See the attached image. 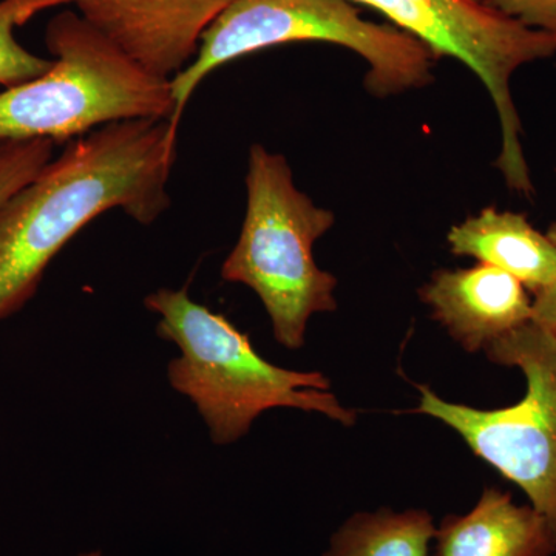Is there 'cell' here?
<instances>
[{
    "label": "cell",
    "instance_id": "cell-1",
    "mask_svg": "<svg viewBox=\"0 0 556 556\" xmlns=\"http://www.w3.org/2000/svg\"><path fill=\"white\" fill-rule=\"evenodd\" d=\"M177 137L170 119L108 124L70 141L0 207V320L24 308L51 260L94 218L121 208L148 226L170 206Z\"/></svg>",
    "mask_w": 556,
    "mask_h": 556
},
{
    "label": "cell",
    "instance_id": "cell-2",
    "mask_svg": "<svg viewBox=\"0 0 556 556\" xmlns=\"http://www.w3.org/2000/svg\"><path fill=\"white\" fill-rule=\"evenodd\" d=\"M144 305L160 317V338L179 350L167 368L172 388L192 401L215 444L239 441L273 408L320 413L343 426L356 422V413L340 405L321 372L269 364L232 321L193 302L188 287L159 289Z\"/></svg>",
    "mask_w": 556,
    "mask_h": 556
},
{
    "label": "cell",
    "instance_id": "cell-3",
    "mask_svg": "<svg viewBox=\"0 0 556 556\" xmlns=\"http://www.w3.org/2000/svg\"><path fill=\"white\" fill-rule=\"evenodd\" d=\"M53 65L0 93V141H73L108 124L174 118L170 79L152 75L76 11L46 28Z\"/></svg>",
    "mask_w": 556,
    "mask_h": 556
},
{
    "label": "cell",
    "instance_id": "cell-4",
    "mask_svg": "<svg viewBox=\"0 0 556 556\" xmlns=\"http://www.w3.org/2000/svg\"><path fill=\"white\" fill-rule=\"evenodd\" d=\"M247 190L243 228L222 277L251 288L265 305L277 342L299 350L309 318L338 309V278L318 268L313 255L314 243L336 217L295 188L283 155L260 144L249 150Z\"/></svg>",
    "mask_w": 556,
    "mask_h": 556
},
{
    "label": "cell",
    "instance_id": "cell-5",
    "mask_svg": "<svg viewBox=\"0 0 556 556\" xmlns=\"http://www.w3.org/2000/svg\"><path fill=\"white\" fill-rule=\"evenodd\" d=\"M294 42H327L364 58L365 87L378 98L420 89L433 80L434 54L401 28L362 17L350 0H232L201 38L188 67L172 78L179 127L200 84L218 67L247 54Z\"/></svg>",
    "mask_w": 556,
    "mask_h": 556
},
{
    "label": "cell",
    "instance_id": "cell-6",
    "mask_svg": "<svg viewBox=\"0 0 556 556\" xmlns=\"http://www.w3.org/2000/svg\"><path fill=\"white\" fill-rule=\"evenodd\" d=\"M484 351L495 364L521 369L527 382L521 402L478 409L419 387L416 412L453 428L475 455L517 484L556 540V338L530 320Z\"/></svg>",
    "mask_w": 556,
    "mask_h": 556
},
{
    "label": "cell",
    "instance_id": "cell-7",
    "mask_svg": "<svg viewBox=\"0 0 556 556\" xmlns=\"http://www.w3.org/2000/svg\"><path fill=\"white\" fill-rule=\"evenodd\" d=\"M378 10L394 27L426 43L434 58L467 65L490 94L506 93L511 76L532 60L535 33L484 0H350Z\"/></svg>",
    "mask_w": 556,
    "mask_h": 556
},
{
    "label": "cell",
    "instance_id": "cell-8",
    "mask_svg": "<svg viewBox=\"0 0 556 556\" xmlns=\"http://www.w3.org/2000/svg\"><path fill=\"white\" fill-rule=\"evenodd\" d=\"M232 0H72L78 13L127 56L160 78L195 58L208 25Z\"/></svg>",
    "mask_w": 556,
    "mask_h": 556
},
{
    "label": "cell",
    "instance_id": "cell-9",
    "mask_svg": "<svg viewBox=\"0 0 556 556\" xmlns=\"http://www.w3.org/2000/svg\"><path fill=\"white\" fill-rule=\"evenodd\" d=\"M448 334L477 353L532 320V303L521 281L495 266L441 269L419 291Z\"/></svg>",
    "mask_w": 556,
    "mask_h": 556
},
{
    "label": "cell",
    "instance_id": "cell-10",
    "mask_svg": "<svg viewBox=\"0 0 556 556\" xmlns=\"http://www.w3.org/2000/svg\"><path fill=\"white\" fill-rule=\"evenodd\" d=\"M434 556H552L554 532L533 507L517 506L510 493L486 489L470 514L444 518Z\"/></svg>",
    "mask_w": 556,
    "mask_h": 556
},
{
    "label": "cell",
    "instance_id": "cell-11",
    "mask_svg": "<svg viewBox=\"0 0 556 556\" xmlns=\"http://www.w3.org/2000/svg\"><path fill=\"white\" fill-rule=\"evenodd\" d=\"M450 251L510 274L533 295L556 281V247L526 215L486 207L450 229Z\"/></svg>",
    "mask_w": 556,
    "mask_h": 556
},
{
    "label": "cell",
    "instance_id": "cell-12",
    "mask_svg": "<svg viewBox=\"0 0 556 556\" xmlns=\"http://www.w3.org/2000/svg\"><path fill=\"white\" fill-rule=\"evenodd\" d=\"M437 529L426 510L357 514L331 538L325 556H428Z\"/></svg>",
    "mask_w": 556,
    "mask_h": 556
},
{
    "label": "cell",
    "instance_id": "cell-13",
    "mask_svg": "<svg viewBox=\"0 0 556 556\" xmlns=\"http://www.w3.org/2000/svg\"><path fill=\"white\" fill-rule=\"evenodd\" d=\"M67 3L72 0H0V86H21L39 78L53 65V60L36 56L22 47L14 30L40 11Z\"/></svg>",
    "mask_w": 556,
    "mask_h": 556
},
{
    "label": "cell",
    "instance_id": "cell-14",
    "mask_svg": "<svg viewBox=\"0 0 556 556\" xmlns=\"http://www.w3.org/2000/svg\"><path fill=\"white\" fill-rule=\"evenodd\" d=\"M50 139H10L0 141V207L38 177L53 159Z\"/></svg>",
    "mask_w": 556,
    "mask_h": 556
},
{
    "label": "cell",
    "instance_id": "cell-15",
    "mask_svg": "<svg viewBox=\"0 0 556 556\" xmlns=\"http://www.w3.org/2000/svg\"><path fill=\"white\" fill-rule=\"evenodd\" d=\"M493 10L517 20L526 27L556 36V0H484Z\"/></svg>",
    "mask_w": 556,
    "mask_h": 556
},
{
    "label": "cell",
    "instance_id": "cell-16",
    "mask_svg": "<svg viewBox=\"0 0 556 556\" xmlns=\"http://www.w3.org/2000/svg\"><path fill=\"white\" fill-rule=\"evenodd\" d=\"M547 237L556 247V222L548 229ZM532 321L556 338V281L533 299Z\"/></svg>",
    "mask_w": 556,
    "mask_h": 556
},
{
    "label": "cell",
    "instance_id": "cell-17",
    "mask_svg": "<svg viewBox=\"0 0 556 556\" xmlns=\"http://www.w3.org/2000/svg\"><path fill=\"white\" fill-rule=\"evenodd\" d=\"M79 556H104V555H102L101 552L93 551V552H87V554H83Z\"/></svg>",
    "mask_w": 556,
    "mask_h": 556
}]
</instances>
